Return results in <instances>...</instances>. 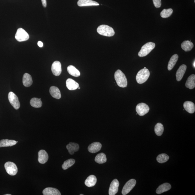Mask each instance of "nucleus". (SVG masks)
Masks as SVG:
<instances>
[{"instance_id": "obj_1", "label": "nucleus", "mask_w": 195, "mask_h": 195, "mask_svg": "<svg viewBox=\"0 0 195 195\" xmlns=\"http://www.w3.org/2000/svg\"><path fill=\"white\" fill-rule=\"evenodd\" d=\"M114 79L119 87H126L127 86L128 82L124 73L120 70H117L114 75Z\"/></svg>"}, {"instance_id": "obj_2", "label": "nucleus", "mask_w": 195, "mask_h": 195, "mask_svg": "<svg viewBox=\"0 0 195 195\" xmlns=\"http://www.w3.org/2000/svg\"><path fill=\"white\" fill-rule=\"evenodd\" d=\"M97 32L100 35L106 37H112L115 33L112 27L105 25H102L98 27Z\"/></svg>"}, {"instance_id": "obj_3", "label": "nucleus", "mask_w": 195, "mask_h": 195, "mask_svg": "<svg viewBox=\"0 0 195 195\" xmlns=\"http://www.w3.org/2000/svg\"><path fill=\"white\" fill-rule=\"evenodd\" d=\"M150 72L148 69H144L140 70L138 72L136 80L137 83L139 84H142L147 81L149 78Z\"/></svg>"}, {"instance_id": "obj_4", "label": "nucleus", "mask_w": 195, "mask_h": 195, "mask_svg": "<svg viewBox=\"0 0 195 195\" xmlns=\"http://www.w3.org/2000/svg\"><path fill=\"white\" fill-rule=\"evenodd\" d=\"M155 44L154 43L149 42L147 43L142 46L140 51L138 53L139 56L140 57L147 56L154 49Z\"/></svg>"}, {"instance_id": "obj_5", "label": "nucleus", "mask_w": 195, "mask_h": 195, "mask_svg": "<svg viewBox=\"0 0 195 195\" xmlns=\"http://www.w3.org/2000/svg\"><path fill=\"white\" fill-rule=\"evenodd\" d=\"M15 38L18 41L20 42L28 40L29 36L28 34L24 29L20 28L17 30Z\"/></svg>"}, {"instance_id": "obj_6", "label": "nucleus", "mask_w": 195, "mask_h": 195, "mask_svg": "<svg viewBox=\"0 0 195 195\" xmlns=\"http://www.w3.org/2000/svg\"><path fill=\"white\" fill-rule=\"evenodd\" d=\"M5 167L7 172L11 176L17 175L18 169L17 165L14 163L8 162L5 164Z\"/></svg>"}, {"instance_id": "obj_7", "label": "nucleus", "mask_w": 195, "mask_h": 195, "mask_svg": "<svg viewBox=\"0 0 195 195\" xmlns=\"http://www.w3.org/2000/svg\"><path fill=\"white\" fill-rule=\"evenodd\" d=\"M8 98L11 104L16 110H18L20 107V103L16 95L13 92H10L8 95Z\"/></svg>"}, {"instance_id": "obj_8", "label": "nucleus", "mask_w": 195, "mask_h": 195, "mask_svg": "<svg viewBox=\"0 0 195 195\" xmlns=\"http://www.w3.org/2000/svg\"><path fill=\"white\" fill-rule=\"evenodd\" d=\"M150 110L149 107L146 103H141L138 104L136 107L137 114L140 116H143L147 114Z\"/></svg>"}, {"instance_id": "obj_9", "label": "nucleus", "mask_w": 195, "mask_h": 195, "mask_svg": "<svg viewBox=\"0 0 195 195\" xmlns=\"http://www.w3.org/2000/svg\"><path fill=\"white\" fill-rule=\"evenodd\" d=\"M136 184V181L134 179L129 180L125 184L122 190V194L123 195L127 194L133 189Z\"/></svg>"}, {"instance_id": "obj_10", "label": "nucleus", "mask_w": 195, "mask_h": 195, "mask_svg": "<svg viewBox=\"0 0 195 195\" xmlns=\"http://www.w3.org/2000/svg\"><path fill=\"white\" fill-rule=\"evenodd\" d=\"M51 71L55 76H59L62 72V65L60 62L56 61L53 62L51 66Z\"/></svg>"}, {"instance_id": "obj_11", "label": "nucleus", "mask_w": 195, "mask_h": 195, "mask_svg": "<svg viewBox=\"0 0 195 195\" xmlns=\"http://www.w3.org/2000/svg\"><path fill=\"white\" fill-rule=\"evenodd\" d=\"M119 186V182L117 179H115L111 182L109 189V194L114 195L118 192Z\"/></svg>"}, {"instance_id": "obj_12", "label": "nucleus", "mask_w": 195, "mask_h": 195, "mask_svg": "<svg viewBox=\"0 0 195 195\" xmlns=\"http://www.w3.org/2000/svg\"><path fill=\"white\" fill-rule=\"evenodd\" d=\"M38 161L41 164H44L47 162L49 159V155L45 150H41L38 152Z\"/></svg>"}, {"instance_id": "obj_13", "label": "nucleus", "mask_w": 195, "mask_h": 195, "mask_svg": "<svg viewBox=\"0 0 195 195\" xmlns=\"http://www.w3.org/2000/svg\"><path fill=\"white\" fill-rule=\"evenodd\" d=\"M187 69V66L185 64H182L180 66L176 73L177 81H180L182 80L184 74H185Z\"/></svg>"}, {"instance_id": "obj_14", "label": "nucleus", "mask_w": 195, "mask_h": 195, "mask_svg": "<svg viewBox=\"0 0 195 195\" xmlns=\"http://www.w3.org/2000/svg\"><path fill=\"white\" fill-rule=\"evenodd\" d=\"M102 146V144L99 142H93L89 145L88 147V150L90 153H97L101 150Z\"/></svg>"}, {"instance_id": "obj_15", "label": "nucleus", "mask_w": 195, "mask_h": 195, "mask_svg": "<svg viewBox=\"0 0 195 195\" xmlns=\"http://www.w3.org/2000/svg\"><path fill=\"white\" fill-rule=\"evenodd\" d=\"M78 5L80 7L99 6V3L92 0H79Z\"/></svg>"}, {"instance_id": "obj_16", "label": "nucleus", "mask_w": 195, "mask_h": 195, "mask_svg": "<svg viewBox=\"0 0 195 195\" xmlns=\"http://www.w3.org/2000/svg\"><path fill=\"white\" fill-rule=\"evenodd\" d=\"M66 83L67 88L70 90H76L79 86L78 83L71 78L68 79L66 81Z\"/></svg>"}, {"instance_id": "obj_17", "label": "nucleus", "mask_w": 195, "mask_h": 195, "mask_svg": "<svg viewBox=\"0 0 195 195\" xmlns=\"http://www.w3.org/2000/svg\"><path fill=\"white\" fill-rule=\"evenodd\" d=\"M69 153L71 155H73L75 152L78 151L79 149V146L78 144L73 142H70L66 146Z\"/></svg>"}, {"instance_id": "obj_18", "label": "nucleus", "mask_w": 195, "mask_h": 195, "mask_svg": "<svg viewBox=\"0 0 195 195\" xmlns=\"http://www.w3.org/2000/svg\"><path fill=\"white\" fill-rule=\"evenodd\" d=\"M183 106L185 110L189 113L193 114L195 112V105L193 102L186 101L184 103Z\"/></svg>"}, {"instance_id": "obj_19", "label": "nucleus", "mask_w": 195, "mask_h": 195, "mask_svg": "<svg viewBox=\"0 0 195 195\" xmlns=\"http://www.w3.org/2000/svg\"><path fill=\"white\" fill-rule=\"evenodd\" d=\"M44 195H61L60 191L57 189L53 187H47L43 191Z\"/></svg>"}, {"instance_id": "obj_20", "label": "nucleus", "mask_w": 195, "mask_h": 195, "mask_svg": "<svg viewBox=\"0 0 195 195\" xmlns=\"http://www.w3.org/2000/svg\"><path fill=\"white\" fill-rule=\"evenodd\" d=\"M50 93L53 98L56 99H59L61 97V95L59 89L58 87L52 86L50 89Z\"/></svg>"}, {"instance_id": "obj_21", "label": "nucleus", "mask_w": 195, "mask_h": 195, "mask_svg": "<svg viewBox=\"0 0 195 195\" xmlns=\"http://www.w3.org/2000/svg\"><path fill=\"white\" fill-rule=\"evenodd\" d=\"M96 181H97V178L96 176L93 175H91L85 180V184L87 187H92L96 185Z\"/></svg>"}, {"instance_id": "obj_22", "label": "nucleus", "mask_w": 195, "mask_h": 195, "mask_svg": "<svg viewBox=\"0 0 195 195\" xmlns=\"http://www.w3.org/2000/svg\"><path fill=\"white\" fill-rule=\"evenodd\" d=\"M170 184L168 183H164L160 185L156 190V192L157 194H160L166 191L169 190L171 189Z\"/></svg>"}, {"instance_id": "obj_23", "label": "nucleus", "mask_w": 195, "mask_h": 195, "mask_svg": "<svg viewBox=\"0 0 195 195\" xmlns=\"http://www.w3.org/2000/svg\"><path fill=\"white\" fill-rule=\"evenodd\" d=\"M23 83L25 87H30L33 83V80L30 75L27 73H25L23 76Z\"/></svg>"}, {"instance_id": "obj_24", "label": "nucleus", "mask_w": 195, "mask_h": 195, "mask_svg": "<svg viewBox=\"0 0 195 195\" xmlns=\"http://www.w3.org/2000/svg\"><path fill=\"white\" fill-rule=\"evenodd\" d=\"M195 75L192 74L188 78L185 84V86L190 89H192L195 87Z\"/></svg>"}, {"instance_id": "obj_25", "label": "nucleus", "mask_w": 195, "mask_h": 195, "mask_svg": "<svg viewBox=\"0 0 195 195\" xmlns=\"http://www.w3.org/2000/svg\"><path fill=\"white\" fill-rule=\"evenodd\" d=\"M18 141L9 139H2L0 141V148L12 146L16 145Z\"/></svg>"}, {"instance_id": "obj_26", "label": "nucleus", "mask_w": 195, "mask_h": 195, "mask_svg": "<svg viewBox=\"0 0 195 195\" xmlns=\"http://www.w3.org/2000/svg\"><path fill=\"white\" fill-rule=\"evenodd\" d=\"M178 54H175L171 57L168 65V69L171 71L172 69L178 60Z\"/></svg>"}, {"instance_id": "obj_27", "label": "nucleus", "mask_w": 195, "mask_h": 195, "mask_svg": "<svg viewBox=\"0 0 195 195\" xmlns=\"http://www.w3.org/2000/svg\"><path fill=\"white\" fill-rule=\"evenodd\" d=\"M181 47L185 51H189L194 47V44L190 41H185L181 44Z\"/></svg>"}, {"instance_id": "obj_28", "label": "nucleus", "mask_w": 195, "mask_h": 195, "mask_svg": "<svg viewBox=\"0 0 195 195\" xmlns=\"http://www.w3.org/2000/svg\"><path fill=\"white\" fill-rule=\"evenodd\" d=\"M67 71L69 74L72 76L75 77H78L80 76V71L76 69L74 66L70 65L68 66Z\"/></svg>"}, {"instance_id": "obj_29", "label": "nucleus", "mask_w": 195, "mask_h": 195, "mask_svg": "<svg viewBox=\"0 0 195 195\" xmlns=\"http://www.w3.org/2000/svg\"><path fill=\"white\" fill-rule=\"evenodd\" d=\"M106 155L103 153H101L96 156L95 161L96 163L99 164L105 163L107 162Z\"/></svg>"}, {"instance_id": "obj_30", "label": "nucleus", "mask_w": 195, "mask_h": 195, "mask_svg": "<svg viewBox=\"0 0 195 195\" xmlns=\"http://www.w3.org/2000/svg\"><path fill=\"white\" fill-rule=\"evenodd\" d=\"M30 105L35 108H40L42 106V103L41 99L37 98H33L30 100Z\"/></svg>"}, {"instance_id": "obj_31", "label": "nucleus", "mask_w": 195, "mask_h": 195, "mask_svg": "<svg viewBox=\"0 0 195 195\" xmlns=\"http://www.w3.org/2000/svg\"><path fill=\"white\" fill-rule=\"evenodd\" d=\"M164 130V126L161 123H158L155 125L154 128L155 132L157 136H160L162 135Z\"/></svg>"}, {"instance_id": "obj_32", "label": "nucleus", "mask_w": 195, "mask_h": 195, "mask_svg": "<svg viewBox=\"0 0 195 195\" xmlns=\"http://www.w3.org/2000/svg\"><path fill=\"white\" fill-rule=\"evenodd\" d=\"M75 163V160L74 159H70L69 160L65 161L62 166V169L64 170H66L69 167L72 166Z\"/></svg>"}, {"instance_id": "obj_33", "label": "nucleus", "mask_w": 195, "mask_h": 195, "mask_svg": "<svg viewBox=\"0 0 195 195\" xmlns=\"http://www.w3.org/2000/svg\"><path fill=\"white\" fill-rule=\"evenodd\" d=\"M169 157L166 154L159 155L157 158V160L159 163H163L169 160Z\"/></svg>"}, {"instance_id": "obj_34", "label": "nucleus", "mask_w": 195, "mask_h": 195, "mask_svg": "<svg viewBox=\"0 0 195 195\" xmlns=\"http://www.w3.org/2000/svg\"><path fill=\"white\" fill-rule=\"evenodd\" d=\"M173 12V10L172 9L169 8L168 9L163 10L161 12L160 16L162 17L163 18H166L169 17L172 15Z\"/></svg>"}, {"instance_id": "obj_35", "label": "nucleus", "mask_w": 195, "mask_h": 195, "mask_svg": "<svg viewBox=\"0 0 195 195\" xmlns=\"http://www.w3.org/2000/svg\"><path fill=\"white\" fill-rule=\"evenodd\" d=\"M153 2L156 8H160L161 6V0H153Z\"/></svg>"}, {"instance_id": "obj_36", "label": "nucleus", "mask_w": 195, "mask_h": 195, "mask_svg": "<svg viewBox=\"0 0 195 195\" xmlns=\"http://www.w3.org/2000/svg\"><path fill=\"white\" fill-rule=\"evenodd\" d=\"M43 6L44 8H46L47 6V1L46 0H41Z\"/></svg>"}, {"instance_id": "obj_37", "label": "nucleus", "mask_w": 195, "mask_h": 195, "mask_svg": "<svg viewBox=\"0 0 195 195\" xmlns=\"http://www.w3.org/2000/svg\"><path fill=\"white\" fill-rule=\"evenodd\" d=\"M37 44L40 47H42L43 46V43L41 41H39L38 42Z\"/></svg>"}, {"instance_id": "obj_38", "label": "nucleus", "mask_w": 195, "mask_h": 195, "mask_svg": "<svg viewBox=\"0 0 195 195\" xmlns=\"http://www.w3.org/2000/svg\"><path fill=\"white\" fill-rule=\"evenodd\" d=\"M195 60L194 61V63H193V66H194V67L195 68Z\"/></svg>"}, {"instance_id": "obj_39", "label": "nucleus", "mask_w": 195, "mask_h": 195, "mask_svg": "<svg viewBox=\"0 0 195 195\" xmlns=\"http://www.w3.org/2000/svg\"><path fill=\"white\" fill-rule=\"evenodd\" d=\"M5 195H11V194H5Z\"/></svg>"}, {"instance_id": "obj_40", "label": "nucleus", "mask_w": 195, "mask_h": 195, "mask_svg": "<svg viewBox=\"0 0 195 195\" xmlns=\"http://www.w3.org/2000/svg\"><path fill=\"white\" fill-rule=\"evenodd\" d=\"M78 88L79 89H80V87H78Z\"/></svg>"}, {"instance_id": "obj_41", "label": "nucleus", "mask_w": 195, "mask_h": 195, "mask_svg": "<svg viewBox=\"0 0 195 195\" xmlns=\"http://www.w3.org/2000/svg\"><path fill=\"white\" fill-rule=\"evenodd\" d=\"M80 195H83V194H80Z\"/></svg>"}]
</instances>
